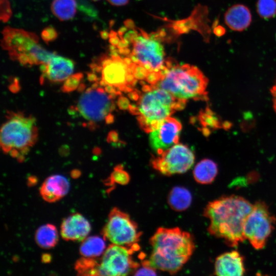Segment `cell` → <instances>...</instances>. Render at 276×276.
<instances>
[{
	"label": "cell",
	"instance_id": "obj_1",
	"mask_svg": "<svg viewBox=\"0 0 276 276\" xmlns=\"http://www.w3.org/2000/svg\"><path fill=\"white\" fill-rule=\"evenodd\" d=\"M165 35L164 31L148 33L128 19L118 32L110 31L108 33L110 49L132 62L138 80L153 85L168 59L164 45Z\"/></svg>",
	"mask_w": 276,
	"mask_h": 276
},
{
	"label": "cell",
	"instance_id": "obj_2",
	"mask_svg": "<svg viewBox=\"0 0 276 276\" xmlns=\"http://www.w3.org/2000/svg\"><path fill=\"white\" fill-rule=\"evenodd\" d=\"M253 205L243 197L224 196L208 203L203 215L209 219L208 232L223 239L228 246H237L245 238L243 226Z\"/></svg>",
	"mask_w": 276,
	"mask_h": 276
},
{
	"label": "cell",
	"instance_id": "obj_3",
	"mask_svg": "<svg viewBox=\"0 0 276 276\" xmlns=\"http://www.w3.org/2000/svg\"><path fill=\"white\" fill-rule=\"evenodd\" d=\"M152 247L145 261L156 270L174 274L189 260L195 248L193 236L179 227L158 228L150 240Z\"/></svg>",
	"mask_w": 276,
	"mask_h": 276
},
{
	"label": "cell",
	"instance_id": "obj_4",
	"mask_svg": "<svg viewBox=\"0 0 276 276\" xmlns=\"http://www.w3.org/2000/svg\"><path fill=\"white\" fill-rule=\"evenodd\" d=\"M136 101L128 109L136 116L140 127L146 132L155 130L166 118L185 107L186 101L178 99L159 87L145 84L142 91H132Z\"/></svg>",
	"mask_w": 276,
	"mask_h": 276
},
{
	"label": "cell",
	"instance_id": "obj_5",
	"mask_svg": "<svg viewBox=\"0 0 276 276\" xmlns=\"http://www.w3.org/2000/svg\"><path fill=\"white\" fill-rule=\"evenodd\" d=\"M208 79L196 66L179 64L167 59L156 83L151 85L163 89L175 98L187 101L208 100Z\"/></svg>",
	"mask_w": 276,
	"mask_h": 276
},
{
	"label": "cell",
	"instance_id": "obj_6",
	"mask_svg": "<svg viewBox=\"0 0 276 276\" xmlns=\"http://www.w3.org/2000/svg\"><path fill=\"white\" fill-rule=\"evenodd\" d=\"M1 129L2 149L21 160L36 143L38 131L34 117L22 112H11Z\"/></svg>",
	"mask_w": 276,
	"mask_h": 276
},
{
	"label": "cell",
	"instance_id": "obj_7",
	"mask_svg": "<svg viewBox=\"0 0 276 276\" xmlns=\"http://www.w3.org/2000/svg\"><path fill=\"white\" fill-rule=\"evenodd\" d=\"M2 33L1 44L3 49L8 51L12 60L24 66L45 64L56 54L39 44V38L33 32L8 26Z\"/></svg>",
	"mask_w": 276,
	"mask_h": 276
},
{
	"label": "cell",
	"instance_id": "obj_8",
	"mask_svg": "<svg viewBox=\"0 0 276 276\" xmlns=\"http://www.w3.org/2000/svg\"><path fill=\"white\" fill-rule=\"evenodd\" d=\"M90 67L91 72L99 74L100 85L111 87L121 94L132 92L138 81L132 62L112 50H110L109 54H102L94 59Z\"/></svg>",
	"mask_w": 276,
	"mask_h": 276
},
{
	"label": "cell",
	"instance_id": "obj_9",
	"mask_svg": "<svg viewBox=\"0 0 276 276\" xmlns=\"http://www.w3.org/2000/svg\"><path fill=\"white\" fill-rule=\"evenodd\" d=\"M117 96L107 91L98 82H95L82 93L76 106L71 109L87 121L90 127L104 121L110 124L114 119L112 112Z\"/></svg>",
	"mask_w": 276,
	"mask_h": 276
},
{
	"label": "cell",
	"instance_id": "obj_10",
	"mask_svg": "<svg viewBox=\"0 0 276 276\" xmlns=\"http://www.w3.org/2000/svg\"><path fill=\"white\" fill-rule=\"evenodd\" d=\"M102 233L104 239L112 244L125 246L133 252L139 249L141 232L129 215L117 208L110 212Z\"/></svg>",
	"mask_w": 276,
	"mask_h": 276
},
{
	"label": "cell",
	"instance_id": "obj_11",
	"mask_svg": "<svg viewBox=\"0 0 276 276\" xmlns=\"http://www.w3.org/2000/svg\"><path fill=\"white\" fill-rule=\"evenodd\" d=\"M276 222L275 217L264 202L259 201L254 205L243 226L245 239L256 249L264 247Z\"/></svg>",
	"mask_w": 276,
	"mask_h": 276
},
{
	"label": "cell",
	"instance_id": "obj_12",
	"mask_svg": "<svg viewBox=\"0 0 276 276\" xmlns=\"http://www.w3.org/2000/svg\"><path fill=\"white\" fill-rule=\"evenodd\" d=\"M157 155L152 159V166L166 176L185 173L192 167L195 161L193 151L182 144H175Z\"/></svg>",
	"mask_w": 276,
	"mask_h": 276
},
{
	"label": "cell",
	"instance_id": "obj_13",
	"mask_svg": "<svg viewBox=\"0 0 276 276\" xmlns=\"http://www.w3.org/2000/svg\"><path fill=\"white\" fill-rule=\"evenodd\" d=\"M133 252L123 246L109 245L99 262L100 275H126L135 272L140 265L133 260Z\"/></svg>",
	"mask_w": 276,
	"mask_h": 276
},
{
	"label": "cell",
	"instance_id": "obj_14",
	"mask_svg": "<svg viewBox=\"0 0 276 276\" xmlns=\"http://www.w3.org/2000/svg\"><path fill=\"white\" fill-rule=\"evenodd\" d=\"M181 124L176 119L169 117L155 130L150 132L149 143L157 154L161 153L178 142Z\"/></svg>",
	"mask_w": 276,
	"mask_h": 276
},
{
	"label": "cell",
	"instance_id": "obj_15",
	"mask_svg": "<svg viewBox=\"0 0 276 276\" xmlns=\"http://www.w3.org/2000/svg\"><path fill=\"white\" fill-rule=\"evenodd\" d=\"M74 65L72 60L56 54L47 63L40 65L41 79L46 78L54 83L64 82L72 75Z\"/></svg>",
	"mask_w": 276,
	"mask_h": 276
},
{
	"label": "cell",
	"instance_id": "obj_16",
	"mask_svg": "<svg viewBox=\"0 0 276 276\" xmlns=\"http://www.w3.org/2000/svg\"><path fill=\"white\" fill-rule=\"evenodd\" d=\"M89 222L82 215L75 213L64 219L61 223L60 234L67 241H82L90 231Z\"/></svg>",
	"mask_w": 276,
	"mask_h": 276
},
{
	"label": "cell",
	"instance_id": "obj_17",
	"mask_svg": "<svg viewBox=\"0 0 276 276\" xmlns=\"http://www.w3.org/2000/svg\"><path fill=\"white\" fill-rule=\"evenodd\" d=\"M214 268L215 274L219 276H241L245 272L244 258L237 250L219 256L216 259Z\"/></svg>",
	"mask_w": 276,
	"mask_h": 276
},
{
	"label": "cell",
	"instance_id": "obj_18",
	"mask_svg": "<svg viewBox=\"0 0 276 276\" xmlns=\"http://www.w3.org/2000/svg\"><path fill=\"white\" fill-rule=\"evenodd\" d=\"M70 185L63 176L53 175L42 183L40 193L42 198L49 202H54L64 197L68 192Z\"/></svg>",
	"mask_w": 276,
	"mask_h": 276
},
{
	"label": "cell",
	"instance_id": "obj_19",
	"mask_svg": "<svg viewBox=\"0 0 276 276\" xmlns=\"http://www.w3.org/2000/svg\"><path fill=\"white\" fill-rule=\"evenodd\" d=\"M224 21L231 30L242 31L247 28L251 22L250 11L243 5H234L225 12Z\"/></svg>",
	"mask_w": 276,
	"mask_h": 276
},
{
	"label": "cell",
	"instance_id": "obj_20",
	"mask_svg": "<svg viewBox=\"0 0 276 276\" xmlns=\"http://www.w3.org/2000/svg\"><path fill=\"white\" fill-rule=\"evenodd\" d=\"M217 173V164L210 159H204L200 161L193 170L195 180L201 184L211 183L215 179Z\"/></svg>",
	"mask_w": 276,
	"mask_h": 276
},
{
	"label": "cell",
	"instance_id": "obj_21",
	"mask_svg": "<svg viewBox=\"0 0 276 276\" xmlns=\"http://www.w3.org/2000/svg\"><path fill=\"white\" fill-rule=\"evenodd\" d=\"M192 202V195L189 190L181 187H175L170 192L168 202L170 207L175 211L187 210Z\"/></svg>",
	"mask_w": 276,
	"mask_h": 276
},
{
	"label": "cell",
	"instance_id": "obj_22",
	"mask_svg": "<svg viewBox=\"0 0 276 276\" xmlns=\"http://www.w3.org/2000/svg\"><path fill=\"white\" fill-rule=\"evenodd\" d=\"M58 238L55 226L51 224H46L39 227L35 236L37 244L45 249L53 247L57 242Z\"/></svg>",
	"mask_w": 276,
	"mask_h": 276
},
{
	"label": "cell",
	"instance_id": "obj_23",
	"mask_svg": "<svg viewBox=\"0 0 276 276\" xmlns=\"http://www.w3.org/2000/svg\"><path fill=\"white\" fill-rule=\"evenodd\" d=\"M105 250V243L102 238L90 236L86 238L80 247V252L84 257L96 258Z\"/></svg>",
	"mask_w": 276,
	"mask_h": 276
},
{
	"label": "cell",
	"instance_id": "obj_24",
	"mask_svg": "<svg viewBox=\"0 0 276 276\" xmlns=\"http://www.w3.org/2000/svg\"><path fill=\"white\" fill-rule=\"evenodd\" d=\"M76 8L75 0H54L51 4L53 14L62 21L73 18L75 15Z\"/></svg>",
	"mask_w": 276,
	"mask_h": 276
},
{
	"label": "cell",
	"instance_id": "obj_25",
	"mask_svg": "<svg viewBox=\"0 0 276 276\" xmlns=\"http://www.w3.org/2000/svg\"><path fill=\"white\" fill-rule=\"evenodd\" d=\"M75 268L78 275H100L99 263L94 258H81L76 262Z\"/></svg>",
	"mask_w": 276,
	"mask_h": 276
},
{
	"label": "cell",
	"instance_id": "obj_26",
	"mask_svg": "<svg viewBox=\"0 0 276 276\" xmlns=\"http://www.w3.org/2000/svg\"><path fill=\"white\" fill-rule=\"evenodd\" d=\"M257 10L259 15L263 18H272L276 14V1L258 0Z\"/></svg>",
	"mask_w": 276,
	"mask_h": 276
},
{
	"label": "cell",
	"instance_id": "obj_27",
	"mask_svg": "<svg viewBox=\"0 0 276 276\" xmlns=\"http://www.w3.org/2000/svg\"><path fill=\"white\" fill-rule=\"evenodd\" d=\"M83 77L81 73H77L71 75L64 81L61 86V91L63 93H70L77 89L81 84Z\"/></svg>",
	"mask_w": 276,
	"mask_h": 276
},
{
	"label": "cell",
	"instance_id": "obj_28",
	"mask_svg": "<svg viewBox=\"0 0 276 276\" xmlns=\"http://www.w3.org/2000/svg\"><path fill=\"white\" fill-rule=\"evenodd\" d=\"M128 174L123 170L120 166H117L110 176L111 182H116L121 185H126L129 181Z\"/></svg>",
	"mask_w": 276,
	"mask_h": 276
},
{
	"label": "cell",
	"instance_id": "obj_29",
	"mask_svg": "<svg viewBox=\"0 0 276 276\" xmlns=\"http://www.w3.org/2000/svg\"><path fill=\"white\" fill-rule=\"evenodd\" d=\"M199 117L202 125L204 126H209L213 128L220 127L217 118L209 109H206L203 113H201Z\"/></svg>",
	"mask_w": 276,
	"mask_h": 276
},
{
	"label": "cell",
	"instance_id": "obj_30",
	"mask_svg": "<svg viewBox=\"0 0 276 276\" xmlns=\"http://www.w3.org/2000/svg\"><path fill=\"white\" fill-rule=\"evenodd\" d=\"M57 37V31L51 26L45 28L41 33V37L46 43L54 41Z\"/></svg>",
	"mask_w": 276,
	"mask_h": 276
},
{
	"label": "cell",
	"instance_id": "obj_31",
	"mask_svg": "<svg viewBox=\"0 0 276 276\" xmlns=\"http://www.w3.org/2000/svg\"><path fill=\"white\" fill-rule=\"evenodd\" d=\"M12 15V11L8 0H1V19L7 22Z\"/></svg>",
	"mask_w": 276,
	"mask_h": 276
},
{
	"label": "cell",
	"instance_id": "obj_32",
	"mask_svg": "<svg viewBox=\"0 0 276 276\" xmlns=\"http://www.w3.org/2000/svg\"><path fill=\"white\" fill-rule=\"evenodd\" d=\"M154 268L149 265L145 261L143 262V266L139 268L135 271L134 275H155L156 271Z\"/></svg>",
	"mask_w": 276,
	"mask_h": 276
},
{
	"label": "cell",
	"instance_id": "obj_33",
	"mask_svg": "<svg viewBox=\"0 0 276 276\" xmlns=\"http://www.w3.org/2000/svg\"><path fill=\"white\" fill-rule=\"evenodd\" d=\"M270 93L272 98L273 109L276 113V79L274 84L270 88Z\"/></svg>",
	"mask_w": 276,
	"mask_h": 276
},
{
	"label": "cell",
	"instance_id": "obj_34",
	"mask_svg": "<svg viewBox=\"0 0 276 276\" xmlns=\"http://www.w3.org/2000/svg\"><path fill=\"white\" fill-rule=\"evenodd\" d=\"M110 4L116 6H121L127 4L129 0H107Z\"/></svg>",
	"mask_w": 276,
	"mask_h": 276
},
{
	"label": "cell",
	"instance_id": "obj_35",
	"mask_svg": "<svg viewBox=\"0 0 276 276\" xmlns=\"http://www.w3.org/2000/svg\"><path fill=\"white\" fill-rule=\"evenodd\" d=\"M10 89L12 92H16L19 89V86L18 83L16 82V80H15L14 82L10 86Z\"/></svg>",
	"mask_w": 276,
	"mask_h": 276
},
{
	"label": "cell",
	"instance_id": "obj_36",
	"mask_svg": "<svg viewBox=\"0 0 276 276\" xmlns=\"http://www.w3.org/2000/svg\"><path fill=\"white\" fill-rule=\"evenodd\" d=\"M93 1H99V0H93Z\"/></svg>",
	"mask_w": 276,
	"mask_h": 276
},
{
	"label": "cell",
	"instance_id": "obj_37",
	"mask_svg": "<svg viewBox=\"0 0 276 276\" xmlns=\"http://www.w3.org/2000/svg\"><path fill=\"white\" fill-rule=\"evenodd\" d=\"M275 37H276V36H275Z\"/></svg>",
	"mask_w": 276,
	"mask_h": 276
}]
</instances>
